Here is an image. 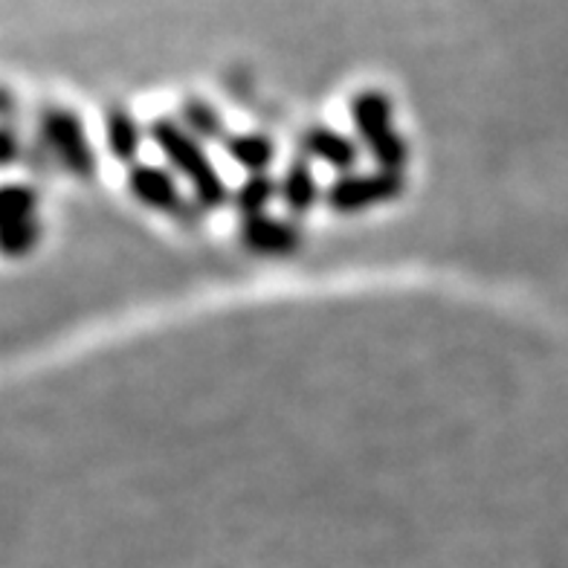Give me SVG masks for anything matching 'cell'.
I'll list each match as a JSON object with an SVG mask.
<instances>
[{"mask_svg": "<svg viewBox=\"0 0 568 568\" xmlns=\"http://www.w3.org/2000/svg\"><path fill=\"white\" fill-rule=\"evenodd\" d=\"M183 120H186V131L195 136L197 142L221 140V134H224V122H221V116L206 105H189L186 113H183Z\"/></svg>", "mask_w": 568, "mask_h": 568, "instance_id": "cell-11", "label": "cell"}, {"mask_svg": "<svg viewBox=\"0 0 568 568\" xmlns=\"http://www.w3.org/2000/svg\"><path fill=\"white\" fill-rule=\"evenodd\" d=\"M354 125L359 140H372L392 131V105L383 97H363L354 102Z\"/></svg>", "mask_w": 568, "mask_h": 568, "instance_id": "cell-8", "label": "cell"}, {"mask_svg": "<svg viewBox=\"0 0 568 568\" xmlns=\"http://www.w3.org/2000/svg\"><path fill=\"white\" fill-rule=\"evenodd\" d=\"M108 145H111V151L122 163L125 160L131 163L136 158V151H140L142 136L128 116H111V122H108Z\"/></svg>", "mask_w": 568, "mask_h": 568, "instance_id": "cell-9", "label": "cell"}, {"mask_svg": "<svg viewBox=\"0 0 568 568\" xmlns=\"http://www.w3.org/2000/svg\"><path fill=\"white\" fill-rule=\"evenodd\" d=\"M244 244L262 255H287L300 244V230L291 221H278V217L270 215L247 217Z\"/></svg>", "mask_w": 568, "mask_h": 568, "instance_id": "cell-4", "label": "cell"}, {"mask_svg": "<svg viewBox=\"0 0 568 568\" xmlns=\"http://www.w3.org/2000/svg\"><path fill=\"white\" fill-rule=\"evenodd\" d=\"M307 158H314L316 163L334 165L339 172H348L357 160V142L348 140L343 134H331V131H314L305 140Z\"/></svg>", "mask_w": 568, "mask_h": 568, "instance_id": "cell-5", "label": "cell"}, {"mask_svg": "<svg viewBox=\"0 0 568 568\" xmlns=\"http://www.w3.org/2000/svg\"><path fill=\"white\" fill-rule=\"evenodd\" d=\"M131 192L145 206L158 212H169V215H186V206H195L180 192L178 180L169 172H163V169H158V165H136L134 172H131Z\"/></svg>", "mask_w": 568, "mask_h": 568, "instance_id": "cell-3", "label": "cell"}, {"mask_svg": "<svg viewBox=\"0 0 568 568\" xmlns=\"http://www.w3.org/2000/svg\"><path fill=\"white\" fill-rule=\"evenodd\" d=\"M278 195V183H273L270 178H262V174H253V178L241 186L239 203L241 210L247 212L250 217L264 215V210L270 206V201Z\"/></svg>", "mask_w": 568, "mask_h": 568, "instance_id": "cell-10", "label": "cell"}, {"mask_svg": "<svg viewBox=\"0 0 568 568\" xmlns=\"http://www.w3.org/2000/svg\"><path fill=\"white\" fill-rule=\"evenodd\" d=\"M226 154L239 165H244L250 174H262L273 163V142L262 134L230 136L226 140Z\"/></svg>", "mask_w": 568, "mask_h": 568, "instance_id": "cell-6", "label": "cell"}, {"mask_svg": "<svg viewBox=\"0 0 568 568\" xmlns=\"http://www.w3.org/2000/svg\"><path fill=\"white\" fill-rule=\"evenodd\" d=\"M278 197L287 203L291 212H307L314 210L316 197H320V189H316V180L311 174L307 165H293L291 172L284 174V180L278 183Z\"/></svg>", "mask_w": 568, "mask_h": 568, "instance_id": "cell-7", "label": "cell"}, {"mask_svg": "<svg viewBox=\"0 0 568 568\" xmlns=\"http://www.w3.org/2000/svg\"><path fill=\"white\" fill-rule=\"evenodd\" d=\"M151 140L163 151V158L178 169V174L189 180L197 206L212 210V206H221L226 201L224 180L212 169V163L203 154V145L189 134L186 128L172 125V122H158Z\"/></svg>", "mask_w": 568, "mask_h": 568, "instance_id": "cell-1", "label": "cell"}, {"mask_svg": "<svg viewBox=\"0 0 568 568\" xmlns=\"http://www.w3.org/2000/svg\"><path fill=\"white\" fill-rule=\"evenodd\" d=\"M404 189L400 183V174L392 172H372V174H345L339 178L328 192L331 206L337 212H366L372 206H381V203L397 197V192Z\"/></svg>", "mask_w": 568, "mask_h": 568, "instance_id": "cell-2", "label": "cell"}]
</instances>
